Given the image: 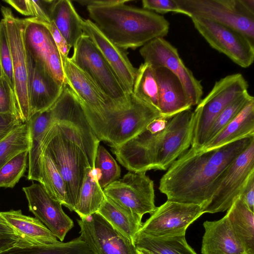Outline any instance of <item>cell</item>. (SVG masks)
Returning <instances> with one entry per match:
<instances>
[{"label": "cell", "instance_id": "1", "mask_svg": "<svg viewBox=\"0 0 254 254\" xmlns=\"http://www.w3.org/2000/svg\"><path fill=\"white\" fill-rule=\"evenodd\" d=\"M254 140V136L245 137L205 151L190 147L163 175L159 190L167 200L204 208L219 187L227 168Z\"/></svg>", "mask_w": 254, "mask_h": 254}, {"label": "cell", "instance_id": "2", "mask_svg": "<svg viewBox=\"0 0 254 254\" xmlns=\"http://www.w3.org/2000/svg\"><path fill=\"white\" fill-rule=\"evenodd\" d=\"M99 142L86 116L54 123L44 138L42 151L49 155L64 180L71 211L87 170L94 168Z\"/></svg>", "mask_w": 254, "mask_h": 254}, {"label": "cell", "instance_id": "3", "mask_svg": "<svg viewBox=\"0 0 254 254\" xmlns=\"http://www.w3.org/2000/svg\"><path fill=\"white\" fill-rule=\"evenodd\" d=\"M87 9L99 30L125 50H134L154 39L163 38L170 28L169 22L163 16L124 3L88 6Z\"/></svg>", "mask_w": 254, "mask_h": 254}, {"label": "cell", "instance_id": "4", "mask_svg": "<svg viewBox=\"0 0 254 254\" xmlns=\"http://www.w3.org/2000/svg\"><path fill=\"white\" fill-rule=\"evenodd\" d=\"M70 58L119 110L124 111L130 107V96L125 91L113 69L87 35L84 33L78 39Z\"/></svg>", "mask_w": 254, "mask_h": 254}, {"label": "cell", "instance_id": "5", "mask_svg": "<svg viewBox=\"0 0 254 254\" xmlns=\"http://www.w3.org/2000/svg\"><path fill=\"white\" fill-rule=\"evenodd\" d=\"M190 18H205L235 29L254 42L253 0H175Z\"/></svg>", "mask_w": 254, "mask_h": 254}, {"label": "cell", "instance_id": "6", "mask_svg": "<svg viewBox=\"0 0 254 254\" xmlns=\"http://www.w3.org/2000/svg\"><path fill=\"white\" fill-rule=\"evenodd\" d=\"M249 85L243 75L235 73L215 82L209 93L194 110L195 122L191 147L198 150L205 143L215 119L231 103L248 91Z\"/></svg>", "mask_w": 254, "mask_h": 254}, {"label": "cell", "instance_id": "7", "mask_svg": "<svg viewBox=\"0 0 254 254\" xmlns=\"http://www.w3.org/2000/svg\"><path fill=\"white\" fill-rule=\"evenodd\" d=\"M0 10L6 23L11 51L14 91L20 118L23 123H25L29 119V92L31 61L25 44L24 20L15 17L8 7L1 6Z\"/></svg>", "mask_w": 254, "mask_h": 254}, {"label": "cell", "instance_id": "8", "mask_svg": "<svg viewBox=\"0 0 254 254\" xmlns=\"http://www.w3.org/2000/svg\"><path fill=\"white\" fill-rule=\"evenodd\" d=\"M195 29L213 48L242 67L254 60V42L241 32L229 26L198 17L191 18Z\"/></svg>", "mask_w": 254, "mask_h": 254}, {"label": "cell", "instance_id": "9", "mask_svg": "<svg viewBox=\"0 0 254 254\" xmlns=\"http://www.w3.org/2000/svg\"><path fill=\"white\" fill-rule=\"evenodd\" d=\"M105 195L142 217L156 209L153 181L146 172H129L103 189Z\"/></svg>", "mask_w": 254, "mask_h": 254}, {"label": "cell", "instance_id": "10", "mask_svg": "<svg viewBox=\"0 0 254 254\" xmlns=\"http://www.w3.org/2000/svg\"><path fill=\"white\" fill-rule=\"evenodd\" d=\"M139 53L144 62L153 68L164 67L175 74L181 81L192 106L200 102L203 95L201 81L185 65L177 48L171 43L163 38H156L141 47Z\"/></svg>", "mask_w": 254, "mask_h": 254}, {"label": "cell", "instance_id": "11", "mask_svg": "<svg viewBox=\"0 0 254 254\" xmlns=\"http://www.w3.org/2000/svg\"><path fill=\"white\" fill-rule=\"evenodd\" d=\"M203 206L167 200L142 224L139 231L153 237L185 235L188 227L203 214Z\"/></svg>", "mask_w": 254, "mask_h": 254}, {"label": "cell", "instance_id": "12", "mask_svg": "<svg viewBox=\"0 0 254 254\" xmlns=\"http://www.w3.org/2000/svg\"><path fill=\"white\" fill-rule=\"evenodd\" d=\"M131 105L114 122L106 127L98 138L107 142L112 148L118 147L133 138L154 120L162 117L159 110L140 99L132 93Z\"/></svg>", "mask_w": 254, "mask_h": 254}, {"label": "cell", "instance_id": "13", "mask_svg": "<svg viewBox=\"0 0 254 254\" xmlns=\"http://www.w3.org/2000/svg\"><path fill=\"white\" fill-rule=\"evenodd\" d=\"M80 237L94 254H138L134 244L96 212L77 220Z\"/></svg>", "mask_w": 254, "mask_h": 254}, {"label": "cell", "instance_id": "14", "mask_svg": "<svg viewBox=\"0 0 254 254\" xmlns=\"http://www.w3.org/2000/svg\"><path fill=\"white\" fill-rule=\"evenodd\" d=\"M254 172V140L229 166L205 213H214L227 210L239 196L250 174Z\"/></svg>", "mask_w": 254, "mask_h": 254}, {"label": "cell", "instance_id": "15", "mask_svg": "<svg viewBox=\"0 0 254 254\" xmlns=\"http://www.w3.org/2000/svg\"><path fill=\"white\" fill-rule=\"evenodd\" d=\"M24 20L25 44L30 57L43 64L58 81L65 83L64 62L50 31L34 17Z\"/></svg>", "mask_w": 254, "mask_h": 254}, {"label": "cell", "instance_id": "16", "mask_svg": "<svg viewBox=\"0 0 254 254\" xmlns=\"http://www.w3.org/2000/svg\"><path fill=\"white\" fill-rule=\"evenodd\" d=\"M195 115L191 108L169 119L157 157L158 170H167L191 146Z\"/></svg>", "mask_w": 254, "mask_h": 254}, {"label": "cell", "instance_id": "17", "mask_svg": "<svg viewBox=\"0 0 254 254\" xmlns=\"http://www.w3.org/2000/svg\"><path fill=\"white\" fill-rule=\"evenodd\" d=\"M31 211L60 240L63 242L73 227V220L64 211L62 204L53 198L40 183L23 187Z\"/></svg>", "mask_w": 254, "mask_h": 254}, {"label": "cell", "instance_id": "18", "mask_svg": "<svg viewBox=\"0 0 254 254\" xmlns=\"http://www.w3.org/2000/svg\"><path fill=\"white\" fill-rule=\"evenodd\" d=\"M82 28L102 54L117 76L125 91L130 95L137 68L134 67L122 49L109 40L89 19L82 20Z\"/></svg>", "mask_w": 254, "mask_h": 254}, {"label": "cell", "instance_id": "19", "mask_svg": "<svg viewBox=\"0 0 254 254\" xmlns=\"http://www.w3.org/2000/svg\"><path fill=\"white\" fill-rule=\"evenodd\" d=\"M31 60L29 119L50 108L61 95L65 83L58 81L43 64L31 57Z\"/></svg>", "mask_w": 254, "mask_h": 254}, {"label": "cell", "instance_id": "20", "mask_svg": "<svg viewBox=\"0 0 254 254\" xmlns=\"http://www.w3.org/2000/svg\"><path fill=\"white\" fill-rule=\"evenodd\" d=\"M158 91V108L162 117L171 119L192 106L178 77L164 67L153 68Z\"/></svg>", "mask_w": 254, "mask_h": 254}, {"label": "cell", "instance_id": "21", "mask_svg": "<svg viewBox=\"0 0 254 254\" xmlns=\"http://www.w3.org/2000/svg\"><path fill=\"white\" fill-rule=\"evenodd\" d=\"M201 254H246L226 215L216 221L203 224Z\"/></svg>", "mask_w": 254, "mask_h": 254}, {"label": "cell", "instance_id": "22", "mask_svg": "<svg viewBox=\"0 0 254 254\" xmlns=\"http://www.w3.org/2000/svg\"><path fill=\"white\" fill-rule=\"evenodd\" d=\"M27 123L29 136L27 178L29 180L36 181L40 183L42 143L47 132L56 121L50 108L35 114Z\"/></svg>", "mask_w": 254, "mask_h": 254}, {"label": "cell", "instance_id": "23", "mask_svg": "<svg viewBox=\"0 0 254 254\" xmlns=\"http://www.w3.org/2000/svg\"><path fill=\"white\" fill-rule=\"evenodd\" d=\"M254 136V98L222 130L207 141L198 151L219 148L245 137Z\"/></svg>", "mask_w": 254, "mask_h": 254}, {"label": "cell", "instance_id": "24", "mask_svg": "<svg viewBox=\"0 0 254 254\" xmlns=\"http://www.w3.org/2000/svg\"><path fill=\"white\" fill-rule=\"evenodd\" d=\"M0 213L15 232L27 241L43 245L55 244L59 242L39 219L23 214L21 210H11Z\"/></svg>", "mask_w": 254, "mask_h": 254}, {"label": "cell", "instance_id": "25", "mask_svg": "<svg viewBox=\"0 0 254 254\" xmlns=\"http://www.w3.org/2000/svg\"><path fill=\"white\" fill-rule=\"evenodd\" d=\"M97 213L134 244L143 224L142 217L120 206L106 195Z\"/></svg>", "mask_w": 254, "mask_h": 254}, {"label": "cell", "instance_id": "26", "mask_svg": "<svg viewBox=\"0 0 254 254\" xmlns=\"http://www.w3.org/2000/svg\"><path fill=\"white\" fill-rule=\"evenodd\" d=\"M50 18L71 47L84 34L82 28L83 19L70 0H53Z\"/></svg>", "mask_w": 254, "mask_h": 254}, {"label": "cell", "instance_id": "27", "mask_svg": "<svg viewBox=\"0 0 254 254\" xmlns=\"http://www.w3.org/2000/svg\"><path fill=\"white\" fill-rule=\"evenodd\" d=\"M246 254H254V212L239 196L226 214Z\"/></svg>", "mask_w": 254, "mask_h": 254}, {"label": "cell", "instance_id": "28", "mask_svg": "<svg viewBox=\"0 0 254 254\" xmlns=\"http://www.w3.org/2000/svg\"><path fill=\"white\" fill-rule=\"evenodd\" d=\"M100 173L97 168H88L80 187L74 208L80 218L97 212L105 197L99 184Z\"/></svg>", "mask_w": 254, "mask_h": 254}, {"label": "cell", "instance_id": "29", "mask_svg": "<svg viewBox=\"0 0 254 254\" xmlns=\"http://www.w3.org/2000/svg\"><path fill=\"white\" fill-rule=\"evenodd\" d=\"M0 254H94L80 236L67 242L48 245L20 244L0 251Z\"/></svg>", "mask_w": 254, "mask_h": 254}, {"label": "cell", "instance_id": "30", "mask_svg": "<svg viewBox=\"0 0 254 254\" xmlns=\"http://www.w3.org/2000/svg\"><path fill=\"white\" fill-rule=\"evenodd\" d=\"M134 244L136 249L152 254H197L188 244L185 235L153 237L138 232Z\"/></svg>", "mask_w": 254, "mask_h": 254}, {"label": "cell", "instance_id": "31", "mask_svg": "<svg viewBox=\"0 0 254 254\" xmlns=\"http://www.w3.org/2000/svg\"><path fill=\"white\" fill-rule=\"evenodd\" d=\"M41 184L55 200L68 209L69 203L64 180L49 155L43 152Z\"/></svg>", "mask_w": 254, "mask_h": 254}, {"label": "cell", "instance_id": "32", "mask_svg": "<svg viewBox=\"0 0 254 254\" xmlns=\"http://www.w3.org/2000/svg\"><path fill=\"white\" fill-rule=\"evenodd\" d=\"M132 93L159 110L157 83L154 69L148 63L144 62L137 68Z\"/></svg>", "mask_w": 254, "mask_h": 254}, {"label": "cell", "instance_id": "33", "mask_svg": "<svg viewBox=\"0 0 254 254\" xmlns=\"http://www.w3.org/2000/svg\"><path fill=\"white\" fill-rule=\"evenodd\" d=\"M28 123H23L0 140V168L17 154L28 150Z\"/></svg>", "mask_w": 254, "mask_h": 254}, {"label": "cell", "instance_id": "34", "mask_svg": "<svg viewBox=\"0 0 254 254\" xmlns=\"http://www.w3.org/2000/svg\"><path fill=\"white\" fill-rule=\"evenodd\" d=\"M94 168L100 171L99 184L103 190L118 180L121 176L120 166L107 150L100 145H98L97 150Z\"/></svg>", "mask_w": 254, "mask_h": 254}, {"label": "cell", "instance_id": "35", "mask_svg": "<svg viewBox=\"0 0 254 254\" xmlns=\"http://www.w3.org/2000/svg\"><path fill=\"white\" fill-rule=\"evenodd\" d=\"M28 150L17 154L0 168V188H13L27 167Z\"/></svg>", "mask_w": 254, "mask_h": 254}, {"label": "cell", "instance_id": "36", "mask_svg": "<svg viewBox=\"0 0 254 254\" xmlns=\"http://www.w3.org/2000/svg\"><path fill=\"white\" fill-rule=\"evenodd\" d=\"M253 98L254 97L247 91L228 106L214 121L210 128L205 143L222 130L237 116L248 102Z\"/></svg>", "mask_w": 254, "mask_h": 254}, {"label": "cell", "instance_id": "37", "mask_svg": "<svg viewBox=\"0 0 254 254\" xmlns=\"http://www.w3.org/2000/svg\"><path fill=\"white\" fill-rule=\"evenodd\" d=\"M0 60L3 75L14 90L15 84L11 54L6 23L3 18L0 21Z\"/></svg>", "mask_w": 254, "mask_h": 254}, {"label": "cell", "instance_id": "38", "mask_svg": "<svg viewBox=\"0 0 254 254\" xmlns=\"http://www.w3.org/2000/svg\"><path fill=\"white\" fill-rule=\"evenodd\" d=\"M0 113L12 114L20 118L15 91L4 75L0 77Z\"/></svg>", "mask_w": 254, "mask_h": 254}, {"label": "cell", "instance_id": "39", "mask_svg": "<svg viewBox=\"0 0 254 254\" xmlns=\"http://www.w3.org/2000/svg\"><path fill=\"white\" fill-rule=\"evenodd\" d=\"M27 243H34L24 239L16 233L0 213V251L17 244Z\"/></svg>", "mask_w": 254, "mask_h": 254}, {"label": "cell", "instance_id": "40", "mask_svg": "<svg viewBox=\"0 0 254 254\" xmlns=\"http://www.w3.org/2000/svg\"><path fill=\"white\" fill-rule=\"evenodd\" d=\"M142 4L144 9L159 13L174 12L186 15L175 0H143Z\"/></svg>", "mask_w": 254, "mask_h": 254}, {"label": "cell", "instance_id": "41", "mask_svg": "<svg viewBox=\"0 0 254 254\" xmlns=\"http://www.w3.org/2000/svg\"><path fill=\"white\" fill-rule=\"evenodd\" d=\"M40 22L44 24L50 31L64 62L68 57L71 47L67 43L53 21L50 23Z\"/></svg>", "mask_w": 254, "mask_h": 254}, {"label": "cell", "instance_id": "42", "mask_svg": "<svg viewBox=\"0 0 254 254\" xmlns=\"http://www.w3.org/2000/svg\"><path fill=\"white\" fill-rule=\"evenodd\" d=\"M53 0H31L34 17L45 23H50V9Z\"/></svg>", "mask_w": 254, "mask_h": 254}, {"label": "cell", "instance_id": "43", "mask_svg": "<svg viewBox=\"0 0 254 254\" xmlns=\"http://www.w3.org/2000/svg\"><path fill=\"white\" fill-rule=\"evenodd\" d=\"M22 124L20 118L14 115L0 113V140Z\"/></svg>", "mask_w": 254, "mask_h": 254}, {"label": "cell", "instance_id": "44", "mask_svg": "<svg viewBox=\"0 0 254 254\" xmlns=\"http://www.w3.org/2000/svg\"><path fill=\"white\" fill-rule=\"evenodd\" d=\"M239 196L248 208L254 212V172L248 177L241 190Z\"/></svg>", "mask_w": 254, "mask_h": 254}, {"label": "cell", "instance_id": "45", "mask_svg": "<svg viewBox=\"0 0 254 254\" xmlns=\"http://www.w3.org/2000/svg\"><path fill=\"white\" fill-rule=\"evenodd\" d=\"M4 1L9 4L21 14L34 17L31 0H5Z\"/></svg>", "mask_w": 254, "mask_h": 254}, {"label": "cell", "instance_id": "46", "mask_svg": "<svg viewBox=\"0 0 254 254\" xmlns=\"http://www.w3.org/2000/svg\"><path fill=\"white\" fill-rule=\"evenodd\" d=\"M169 119L160 117L152 121L146 129L152 133H156L163 130L166 127Z\"/></svg>", "mask_w": 254, "mask_h": 254}, {"label": "cell", "instance_id": "47", "mask_svg": "<svg viewBox=\"0 0 254 254\" xmlns=\"http://www.w3.org/2000/svg\"><path fill=\"white\" fill-rule=\"evenodd\" d=\"M128 0H81L76 2L82 5L88 6H104L129 2Z\"/></svg>", "mask_w": 254, "mask_h": 254}, {"label": "cell", "instance_id": "48", "mask_svg": "<svg viewBox=\"0 0 254 254\" xmlns=\"http://www.w3.org/2000/svg\"><path fill=\"white\" fill-rule=\"evenodd\" d=\"M138 254H152L150 252L141 249H137Z\"/></svg>", "mask_w": 254, "mask_h": 254}, {"label": "cell", "instance_id": "49", "mask_svg": "<svg viewBox=\"0 0 254 254\" xmlns=\"http://www.w3.org/2000/svg\"><path fill=\"white\" fill-rule=\"evenodd\" d=\"M3 75V71H2V67H1V62H0V77H1Z\"/></svg>", "mask_w": 254, "mask_h": 254}]
</instances>
